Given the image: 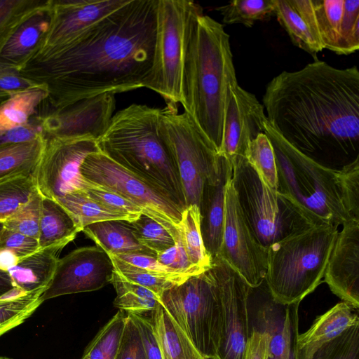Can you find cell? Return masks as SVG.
<instances>
[{
  "instance_id": "6da1fadb",
  "label": "cell",
  "mask_w": 359,
  "mask_h": 359,
  "mask_svg": "<svg viewBox=\"0 0 359 359\" xmlns=\"http://www.w3.org/2000/svg\"><path fill=\"white\" fill-rule=\"evenodd\" d=\"M156 6L157 0H130L62 48L31 57L19 72L47 87L38 113L145 88L154 57Z\"/></svg>"
},
{
  "instance_id": "7a4b0ae2",
  "label": "cell",
  "mask_w": 359,
  "mask_h": 359,
  "mask_svg": "<svg viewBox=\"0 0 359 359\" xmlns=\"http://www.w3.org/2000/svg\"><path fill=\"white\" fill-rule=\"evenodd\" d=\"M270 125L299 152L340 170L359 159V71L315 60L284 71L262 98Z\"/></svg>"
},
{
  "instance_id": "3957f363",
  "label": "cell",
  "mask_w": 359,
  "mask_h": 359,
  "mask_svg": "<svg viewBox=\"0 0 359 359\" xmlns=\"http://www.w3.org/2000/svg\"><path fill=\"white\" fill-rule=\"evenodd\" d=\"M236 82L229 34L221 23L199 15L185 57L181 104L219 154L227 88Z\"/></svg>"
},
{
  "instance_id": "277c9868",
  "label": "cell",
  "mask_w": 359,
  "mask_h": 359,
  "mask_svg": "<svg viewBox=\"0 0 359 359\" xmlns=\"http://www.w3.org/2000/svg\"><path fill=\"white\" fill-rule=\"evenodd\" d=\"M162 109L132 104L113 115L96 140L100 152L187 208L175 156L160 130Z\"/></svg>"
},
{
  "instance_id": "5b68a950",
  "label": "cell",
  "mask_w": 359,
  "mask_h": 359,
  "mask_svg": "<svg viewBox=\"0 0 359 359\" xmlns=\"http://www.w3.org/2000/svg\"><path fill=\"white\" fill-rule=\"evenodd\" d=\"M338 232L337 226L313 224L266 249L264 281L275 302L300 303L322 283Z\"/></svg>"
},
{
  "instance_id": "8992f818",
  "label": "cell",
  "mask_w": 359,
  "mask_h": 359,
  "mask_svg": "<svg viewBox=\"0 0 359 359\" xmlns=\"http://www.w3.org/2000/svg\"><path fill=\"white\" fill-rule=\"evenodd\" d=\"M265 134L275 155L277 191L314 224L338 227L348 221L342 202L339 170L323 166L299 152L269 121Z\"/></svg>"
},
{
  "instance_id": "52a82bcc",
  "label": "cell",
  "mask_w": 359,
  "mask_h": 359,
  "mask_svg": "<svg viewBox=\"0 0 359 359\" xmlns=\"http://www.w3.org/2000/svg\"><path fill=\"white\" fill-rule=\"evenodd\" d=\"M200 5L189 0H157L152 67L145 88L159 94L167 106L181 103L185 57Z\"/></svg>"
},
{
  "instance_id": "ba28073f",
  "label": "cell",
  "mask_w": 359,
  "mask_h": 359,
  "mask_svg": "<svg viewBox=\"0 0 359 359\" xmlns=\"http://www.w3.org/2000/svg\"><path fill=\"white\" fill-rule=\"evenodd\" d=\"M231 180L241 211L254 235L266 249L313 225L299 208L269 187L244 156L231 165Z\"/></svg>"
},
{
  "instance_id": "9c48e42d",
  "label": "cell",
  "mask_w": 359,
  "mask_h": 359,
  "mask_svg": "<svg viewBox=\"0 0 359 359\" xmlns=\"http://www.w3.org/2000/svg\"><path fill=\"white\" fill-rule=\"evenodd\" d=\"M161 304L205 359H222L221 307L210 269L166 290Z\"/></svg>"
},
{
  "instance_id": "30bf717a",
  "label": "cell",
  "mask_w": 359,
  "mask_h": 359,
  "mask_svg": "<svg viewBox=\"0 0 359 359\" xmlns=\"http://www.w3.org/2000/svg\"><path fill=\"white\" fill-rule=\"evenodd\" d=\"M160 130L177 162L187 207H198L204 184L219 171L222 156L191 117L177 108L162 109Z\"/></svg>"
},
{
  "instance_id": "8fae6325",
  "label": "cell",
  "mask_w": 359,
  "mask_h": 359,
  "mask_svg": "<svg viewBox=\"0 0 359 359\" xmlns=\"http://www.w3.org/2000/svg\"><path fill=\"white\" fill-rule=\"evenodd\" d=\"M83 177L128 200L143 214L161 224L176 243L181 240L184 210L165 192L118 165L100 151L84 160Z\"/></svg>"
},
{
  "instance_id": "7c38bea8",
  "label": "cell",
  "mask_w": 359,
  "mask_h": 359,
  "mask_svg": "<svg viewBox=\"0 0 359 359\" xmlns=\"http://www.w3.org/2000/svg\"><path fill=\"white\" fill-rule=\"evenodd\" d=\"M100 151L90 137H60L46 135V142L36 172L41 194L57 200L69 193L85 191L87 180L81 172L86 158Z\"/></svg>"
},
{
  "instance_id": "4fadbf2b",
  "label": "cell",
  "mask_w": 359,
  "mask_h": 359,
  "mask_svg": "<svg viewBox=\"0 0 359 359\" xmlns=\"http://www.w3.org/2000/svg\"><path fill=\"white\" fill-rule=\"evenodd\" d=\"M217 257L236 271L251 288L264 282L267 250L258 241L241 211L231 174L225 187L224 220Z\"/></svg>"
},
{
  "instance_id": "5bb4252c",
  "label": "cell",
  "mask_w": 359,
  "mask_h": 359,
  "mask_svg": "<svg viewBox=\"0 0 359 359\" xmlns=\"http://www.w3.org/2000/svg\"><path fill=\"white\" fill-rule=\"evenodd\" d=\"M210 271L216 283L221 307L220 357L244 359L250 332L248 304L251 287L219 257L212 260Z\"/></svg>"
},
{
  "instance_id": "9a60e30c",
  "label": "cell",
  "mask_w": 359,
  "mask_h": 359,
  "mask_svg": "<svg viewBox=\"0 0 359 359\" xmlns=\"http://www.w3.org/2000/svg\"><path fill=\"white\" fill-rule=\"evenodd\" d=\"M129 1L50 0L48 29L29 59L62 48Z\"/></svg>"
},
{
  "instance_id": "2e32d148",
  "label": "cell",
  "mask_w": 359,
  "mask_h": 359,
  "mask_svg": "<svg viewBox=\"0 0 359 359\" xmlns=\"http://www.w3.org/2000/svg\"><path fill=\"white\" fill-rule=\"evenodd\" d=\"M114 266L110 256L97 245L82 247L59 259L53 278L42 300L98 290L111 283Z\"/></svg>"
},
{
  "instance_id": "e0dca14e",
  "label": "cell",
  "mask_w": 359,
  "mask_h": 359,
  "mask_svg": "<svg viewBox=\"0 0 359 359\" xmlns=\"http://www.w3.org/2000/svg\"><path fill=\"white\" fill-rule=\"evenodd\" d=\"M267 121L264 107L255 95L238 82L231 83L225 100L219 155L231 166L237 158L245 156L249 142L265 133Z\"/></svg>"
},
{
  "instance_id": "ac0fdd59",
  "label": "cell",
  "mask_w": 359,
  "mask_h": 359,
  "mask_svg": "<svg viewBox=\"0 0 359 359\" xmlns=\"http://www.w3.org/2000/svg\"><path fill=\"white\" fill-rule=\"evenodd\" d=\"M115 109L114 94L104 93L35 116L47 136L97 140L109 126Z\"/></svg>"
},
{
  "instance_id": "d6986e66",
  "label": "cell",
  "mask_w": 359,
  "mask_h": 359,
  "mask_svg": "<svg viewBox=\"0 0 359 359\" xmlns=\"http://www.w3.org/2000/svg\"><path fill=\"white\" fill-rule=\"evenodd\" d=\"M338 232L324 281L342 302L359 308V221L348 220Z\"/></svg>"
},
{
  "instance_id": "ffe728a7",
  "label": "cell",
  "mask_w": 359,
  "mask_h": 359,
  "mask_svg": "<svg viewBox=\"0 0 359 359\" xmlns=\"http://www.w3.org/2000/svg\"><path fill=\"white\" fill-rule=\"evenodd\" d=\"M299 303L283 305L270 296L256 314L254 327L269 334V359H294L298 334Z\"/></svg>"
},
{
  "instance_id": "44dd1931",
  "label": "cell",
  "mask_w": 359,
  "mask_h": 359,
  "mask_svg": "<svg viewBox=\"0 0 359 359\" xmlns=\"http://www.w3.org/2000/svg\"><path fill=\"white\" fill-rule=\"evenodd\" d=\"M232 169L222 156L218 172L205 182L198 205L205 248L212 259L219 255L225 212V187Z\"/></svg>"
},
{
  "instance_id": "7402d4cb",
  "label": "cell",
  "mask_w": 359,
  "mask_h": 359,
  "mask_svg": "<svg viewBox=\"0 0 359 359\" xmlns=\"http://www.w3.org/2000/svg\"><path fill=\"white\" fill-rule=\"evenodd\" d=\"M274 15L294 45L313 56L324 49L312 0H275Z\"/></svg>"
},
{
  "instance_id": "603a6c76",
  "label": "cell",
  "mask_w": 359,
  "mask_h": 359,
  "mask_svg": "<svg viewBox=\"0 0 359 359\" xmlns=\"http://www.w3.org/2000/svg\"><path fill=\"white\" fill-rule=\"evenodd\" d=\"M355 309L341 302L318 316L306 332L298 335L294 359H312L322 346L358 323Z\"/></svg>"
},
{
  "instance_id": "cb8c5ba5",
  "label": "cell",
  "mask_w": 359,
  "mask_h": 359,
  "mask_svg": "<svg viewBox=\"0 0 359 359\" xmlns=\"http://www.w3.org/2000/svg\"><path fill=\"white\" fill-rule=\"evenodd\" d=\"M61 249L56 247L39 249L25 257L7 271L13 285L24 292L48 287L56 270Z\"/></svg>"
},
{
  "instance_id": "d4e9b609",
  "label": "cell",
  "mask_w": 359,
  "mask_h": 359,
  "mask_svg": "<svg viewBox=\"0 0 359 359\" xmlns=\"http://www.w3.org/2000/svg\"><path fill=\"white\" fill-rule=\"evenodd\" d=\"M82 231L109 255L142 253L156 256L137 241L130 221L96 222L86 226Z\"/></svg>"
},
{
  "instance_id": "484cf974",
  "label": "cell",
  "mask_w": 359,
  "mask_h": 359,
  "mask_svg": "<svg viewBox=\"0 0 359 359\" xmlns=\"http://www.w3.org/2000/svg\"><path fill=\"white\" fill-rule=\"evenodd\" d=\"M82 229L72 215L56 200L43 196L38 238L39 249H62Z\"/></svg>"
},
{
  "instance_id": "4316f807",
  "label": "cell",
  "mask_w": 359,
  "mask_h": 359,
  "mask_svg": "<svg viewBox=\"0 0 359 359\" xmlns=\"http://www.w3.org/2000/svg\"><path fill=\"white\" fill-rule=\"evenodd\" d=\"M151 318L162 359H205L161 304Z\"/></svg>"
},
{
  "instance_id": "83f0119b",
  "label": "cell",
  "mask_w": 359,
  "mask_h": 359,
  "mask_svg": "<svg viewBox=\"0 0 359 359\" xmlns=\"http://www.w3.org/2000/svg\"><path fill=\"white\" fill-rule=\"evenodd\" d=\"M48 10L32 17L16 31L0 53V65L19 72L48 29Z\"/></svg>"
},
{
  "instance_id": "f1b7e54d",
  "label": "cell",
  "mask_w": 359,
  "mask_h": 359,
  "mask_svg": "<svg viewBox=\"0 0 359 359\" xmlns=\"http://www.w3.org/2000/svg\"><path fill=\"white\" fill-rule=\"evenodd\" d=\"M46 287L24 292L13 287L0 296V337L22 324L43 302Z\"/></svg>"
},
{
  "instance_id": "f546056e",
  "label": "cell",
  "mask_w": 359,
  "mask_h": 359,
  "mask_svg": "<svg viewBox=\"0 0 359 359\" xmlns=\"http://www.w3.org/2000/svg\"><path fill=\"white\" fill-rule=\"evenodd\" d=\"M46 142V135L32 141L0 147V181L35 172Z\"/></svg>"
},
{
  "instance_id": "4dcf8cb0",
  "label": "cell",
  "mask_w": 359,
  "mask_h": 359,
  "mask_svg": "<svg viewBox=\"0 0 359 359\" xmlns=\"http://www.w3.org/2000/svg\"><path fill=\"white\" fill-rule=\"evenodd\" d=\"M48 96L47 87L32 88L14 95L0 106V132L27 124Z\"/></svg>"
},
{
  "instance_id": "1f68e13d",
  "label": "cell",
  "mask_w": 359,
  "mask_h": 359,
  "mask_svg": "<svg viewBox=\"0 0 359 359\" xmlns=\"http://www.w3.org/2000/svg\"><path fill=\"white\" fill-rule=\"evenodd\" d=\"M56 201L72 215L82 231L88 225L103 221H133L128 215L109 209L92 199L85 191L69 193Z\"/></svg>"
},
{
  "instance_id": "d6a6232c",
  "label": "cell",
  "mask_w": 359,
  "mask_h": 359,
  "mask_svg": "<svg viewBox=\"0 0 359 359\" xmlns=\"http://www.w3.org/2000/svg\"><path fill=\"white\" fill-rule=\"evenodd\" d=\"M111 283L116 292L114 306L126 313H151L161 304V298L156 293L127 280L115 269Z\"/></svg>"
},
{
  "instance_id": "836d02e7",
  "label": "cell",
  "mask_w": 359,
  "mask_h": 359,
  "mask_svg": "<svg viewBox=\"0 0 359 359\" xmlns=\"http://www.w3.org/2000/svg\"><path fill=\"white\" fill-rule=\"evenodd\" d=\"M49 6L50 0H0V53L25 22Z\"/></svg>"
},
{
  "instance_id": "e575fe53",
  "label": "cell",
  "mask_w": 359,
  "mask_h": 359,
  "mask_svg": "<svg viewBox=\"0 0 359 359\" xmlns=\"http://www.w3.org/2000/svg\"><path fill=\"white\" fill-rule=\"evenodd\" d=\"M180 230L182 244L189 262L201 271H208L211 267L212 259L203 244L200 226V212L197 205H191L185 208Z\"/></svg>"
},
{
  "instance_id": "d590c367",
  "label": "cell",
  "mask_w": 359,
  "mask_h": 359,
  "mask_svg": "<svg viewBox=\"0 0 359 359\" xmlns=\"http://www.w3.org/2000/svg\"><path fill=\"white\" fill-rule=\"evenodd\" d=\"M312 3L323 47L336 53L340 38L344 0H312Z\"/></svg>"
},
{
  "instance_id": "8d00e7d4",
  "label": "cell",
  "mask_w": 359,
  "mask_h": 359,
  "mask_svg": "<svg viewBox=\"0 0 359 359\" xmlns=\"http://www.w3.org/2000/svg\"><path fill=\"white\" fill-rule=\"evenodd\" d=\"M224 24L252 27L255 22L274 15L275 0H235L216 8Z\"/></svg>"
},
{
  "instance_id": "74e56055",
  "label": "cell",
  "mask_w": 359,
  "mask_h": 359,
  "mask_svg": "<svg viewBox=\"0 0 359 359\" xmlns=\"http://www.w3.org/2000/svg\"><path fill=\"white\" fill-rule=\"evenodd\" d=\"M244 157L263 182L271 189L277 191L278 172L275 155L265 133L258 135L249 142Z\"/></svg>"
},
{
  "instance_id": "f35d334b",
  "label": "cell",
  "mask_w": 359,
  "mask_h": 359,
  "mask_svg": "<svg viewBox=\"0 0 359 359\" xmlns=\"http://www.w3.org/2000/svg\"><path fill=\"white\" fill-rule=\"evenodd\" d=\"M37 189L35 175L19 174L0 181V216L6 218Z\"/></svg>"
},
{
  "instance_id": "ab89813d",
  "label": "cell",
  "mask_w": 359,
  "mask_h": 359,
  "mask_svg": "<svg viewBox=\"0 0 359 359\" xmlns=\"http://www.w3.org/2000/svg\"><path fill=\"white\" fill-rule=\"evenodd\" d=\"M111 258L114 269L127 280L143 286L161 298L162 294L172 287L184 282L191 276H165L127 264L116 257L109 255Z\"/></svg>"
},
{
  "instance_id": "60d3db41",
  "label": "cell",
  "mask_w": 359,
  "mask_h": 359,
  "mask_svg": "<svg viewBox=\"0 0 359 359\" xmlns=\"http://www.w3.org/2000/svg\"><path fill=\"white\" fill-rule=\"evenodd\" d=\"M43 196L38 189L29 200L6 218L4 226L38 240Z\"/></svg>"
},
{
  "instance_id": "b9f144b4",
  "label": "cell",
  "mask_w": 359,
  "mask_h": 359,
  "mask_svg": "<svg viewBox=\"0 0 359 359\" xmlns=\"http://www.w3.org/2000/svg\"><path fill=\"white\" fill-rule=\"evenodd\" d=\"M130 224L137 241L155 255L176 243L171 234L161 224L143 213Z\"/></svg>"
},
{
  "instance_id": "7bdbcfd3",
  "label": "cell",
  "mask_w": 359,
  "mask_h": 359,
  "mask_svg": "<svg viewBox=\"0 0 359 359\" xmlns=\"http://www.w3.org/2000/svg\"><path fill=\"white\" fill-rule=\"evenodd\" d=\"M312 359H359V323L322 346Z\"/></svg>"
},
{
  "instance_id": "ee69618b",
  "label": "cell",
  "mask_w": 359,
  "mask_h": 359,
  "mask_svg": "<svg viewBox=\"0 0 359 359\" xmlns=\"http://www.w3.org/2000/svg\"><path fill=\"white\" fill-rule=\"evenodd\" d=\"M359 48V0H344L340 38L336 52L348 55Z\"/></svg>"
},
{
  "instance_id": "f6af8a7d",
  "label": "cell",
  "mask_w": 359,
  "mask_h": 359,
  "mask_svg": "<svg viewBox=\"0 0 359 359\" xmlns=\"http://www.w3.org/2000/svg\"><path fill=\"white\" fill-rule=\"evenodd\" d=\"M126 320L127 313L118 311L91 341L107 359H115L122 341Z\"/></svg>"
},
{
  "instance_id": "bcb514c9",
  "label": "cell",
  "mask_w": 359,
  "mask_h": 359,
  "mask_svg": "<svg viewBox=\"0 0 359 359\" xmlns=\"http://www.w3.org/2000/svg\"><path fill=\"white\" fill-rule=\"evenodd\" d=\"M342 202L349 220L359 221V159L339 170Z\"/></svg>"
},
{
  "instance_id": "7dc6e473",
  "label": "cell",
  "mask_w": 359,
  "mask_h": 359,
  "mask_svg": "<svg viewBox=\"0 0 359 359\" xmlns=\"http://www.w3.org/2000/svg\"><path fill=\"white\" fill-rule=\"evenodd\" d=\"M86 180L85 191L92 199L109 209L128 215L133 220L142 213L140 208L117 193Z\"/></svg>"
},
{
  "instance_id": "c3c4849f",
  "label": "cell",
  "mask_w": 359,
  "mask_h": 359,
  "mask_svg": "<svg viewBox=\"0 0 359 359\" xmlns=\"http://www.w3.org/2000/svg\"><path fill=\"white\" fill-rule=\"evenodd\" d=\"M39 250L38 240L3 226L0 231V250H9L26 257Z\"/></svg>"
},
{
  "instance_id": "681fc988",
  "label": "cell",
  "mask_w": 359,
  "mask_h": 359,
  "mask_svg": "<svg viewBox=\"0 0 359 359\" xmlns=\"http://www.w3.org/2000/svg\"><path fill=\"white\" fill-rule=\"evenodd\" d=\"M156 257L161 264L177 273L195 276L203 272L189 262L182 239L172 247L158 253Z\"/></svg>"
},
{
  "instance_id": "f907efd6",
  "label": "cell",
  "mask_w": 359,
  "mask_h": 359,
  "mask_svg": "<svg viewBox=\"0 0 359 359\" xmlns=\"http://www.w3.org/2000/svg\"><path fill=\"white\" fill-rule=\"evenodd\" d=\"M115 359H147L138 329L128 314L122 341Z\"/></svg>"
},
{
  "instance_id": "816d5d0a",
  "label": "cell",
  "mask_w": 359,
  "mask_h": 359,
  "mask_svg": "<svg viewBox=\"0 0 359 359\" xmlns=\"http://www.w3.org/2000/svg\"><path fill=\"white\" fill-rule=\"evenodd\" d=\"M140 332L147 359H162L151 316L127 313Z\"/></svg>"
},
{
  "instance_id": "f5cc1de1",
  "label": "cell",
  "mask_w": 359,
  "mask_h": 359,
  "mask_svg": "<svg viewBox=\"0 0 359 359\" xmlns=\"http://www.w3.org/2000/svg\"><path fill=\"white\" fill-rule=\"evenodd\" d=\"M41 122L36 116L25 125L0 132V147L32 141L44 135Z\"/></svg>"
},
{
  "instance_id": "db71d44e",
  "label": "cell",
  "mask_w": 359,
  "mask_h": 359,
  "mask_svg": "<svg viewBox=\"0 0 359 359\" xmlns=\"http://www.w3.org/2000/svg\"><path fill=\"white\" fill-rule=\"evenodd\" d=\"M42 86L25 78L17 69L0 65V93L14 95Z\"/></svg>"
},
{
  "instance_id": "11a10c76",
  "label": "cell",
  "mask_w": 359,
  "mask_h": 359,
  "mask_svg": "<svg viewBox=\"0 0 359 359\" xmlns=\"http://www.w3.org/2000/svg\"><path fill=\"white\" fill-rule=\"evenodd\" d=\"M117 259L138 267L165 276H188V274L177 273L167 266L161 264L154 255L142 253H127L111 255Z\"/></svg>"
},
{
  "instance_id": "9f6ffc18",
  "label": "cell",
  "mask_w": 359,
  "mask_h": 359,
  "mask_svg": "<svg viewBox=\"0 0 359 359\" xmlns=\"http://www.w3.org/2000/svg\"><path fill=\"white\" fill-rule=\"evenodd\" d=\"M269 341L268 332L252 327L246 344L244 359H269Z\"/></svg>"
},
{
  "instance_id": "6f0895ef",
  "label": "cell",
  "mask_w": 359,
  "mask_h": 359,
  "mask_svg": "<svg viewBox=\"0 0 359 359\" xmlns=\"http://www.w3.org/2000/svg\"><path fill=\"white\" fill-rule=\"evenodd\" d=\"M24 258L9 250H0V270L7 272Z\"/></svg>"
},
{
  "instance_id": "680465c9",
  "label": "cell",
  "mask_w": 359,
  "mask_h": 359,
  "mask_svg": "<svg viewBox=\"0 0 359 359\" xmlns=\"http://www.w3.org/2000/svg\"><path fill=\"white\" fill-rule=\"evenodd\" d=\"M13 287L8 273L6 271L0 270V296L6 293Z\"/></svg>"
},
{
  "instance_id": "91938a15",
  "label": "cell",
  "mask_w": 359,
  "mask_h": 359,
  "mask_svg": "<svg viewBox=\"0 0 359 359\" xmlns=\"http://www.w3.org/2000/svg\"><path fill=\"white\" fill-rule=\"evenodd\" d=\"M5 220H6V219H5V218H4V217H2L1 216H0V222H5Z\"/></svg>"
},
{
  "instance_id": "94428289",
  "label": "cell",
  "mask_w": 359,
  "mask_h": 359,
  "mask_svg": "<svg viewBox=\"0 0 359 359\" xmlns=\"http://www.w3.org/2000/svg\"><path fill=\"white\" fill-rule=\"evenodd\" d=\"M4 226V222H0V231L2 229Z\"/></svg>"
},
{
  "instance_id": "6125c7cd",
  "label": "cell",
  "mask_w": 359,
  "mask_h": 359,
  "mask_svg": "<svg viewBox=\"0 0 359 359\" xmlns=\"http://www.w3.org/2000/svg\"><path fill=\"white\" fill-rule=\"evenodd\" d=\"M0 359H12L8 357L0 356Z\"/></svg>"
},
{
  "instance_id": "be15d7a7",
  "label": "cell",
  "mask_w": 359,
  "mask_h": 359,
  "mask_svg": "<svg viewBox=\"0 0 359 359\" xmlns=\"http://www.w3.org/2000/svg\"><path fill=\"white\" fill-rule=\"evenodd\" d=\"M81 359H85V358H83L82 357Z\"/></svg>"
}]
</instances>
